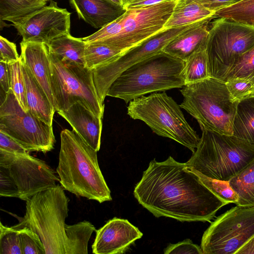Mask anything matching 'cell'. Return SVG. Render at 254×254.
Instances as JSON below:
<instances>
[{"label": "cell", "mask_w": 254, "mask_h": 254, "mask_svg": "<svg viewBox=\"0 0 254 254\" xmlns=\"http://www.w3.org/2000/svg\"><path fill=\"white\" fill-rule=\"evenodd\" d=\"M21 61L31 71L54 106L51 87V63L47 46L42 43H20Z\"/></svg>", "instance_id": "18"}, {"label": "cell", "mask_w": 254, "mask_h": 254, "mask_svg": "<svg viewBox=\"0 0 254 254\" xmlns=\"http://www.w3.org/2000/svg\"><path fill=\"white\" fill-rule=\"evenodd\" d=\"M79 18L96 29H101L122 15L125 10L108 0H69Z\"/></svg>", "instance_id": "19"}, {"label": "cell", "mask_w": 254, "mask_h": 254, "mask_svg": "<svg viewBox=\"0 0 254 254\" xmlns=\"http://www.w3.org/2000/svg\"><path fill=\"white\" fill-rule=\"evenodd\" d=\"M43 0L45 1H46V2H47V1H48L52 0Z\"/></svg>", "instance_id": "46"}, {"label": "cell", "mask_w": 254, "mask_h": 254, "mask_svg": "<svg viewBox=\"0 0 254 254\" xmlns=\"http://www.w3.org/2000/svg\"><path fill=\"white\" fill-rule=\"evenodd\" d=\"M185 62L184 77L186 84L201 81L210 77L206 51V42Z\"/></svg>", "instance_id": "28"}, {"label": "cell", "mask_w": 254, "mask_h": 254, "mask_svg": "<svg viewBox=\"0 0 254 254\" xmlns=\"http://www.w3.org/2000/svg\"><path fill=\"white\" fill-rule=\"evenodd\" d=\"M62 186L40 191L26 201V213L16 229L27 227L38 235L46 254H66L65 220L69 198Z\"/></svg>", "instance_id": "6"}, {"label": "cell", "mask_w": 254, "mask_h": 254, "mask_svg": "<svg viewBox=\"0 0 254 254\" xmlns=\"http://www.w3.org/2000/svg\"></svg>", "instance_id": "48"}, {"label": "cell", "mask_w": 254, "mask_h": 254, "mask_svg": "<svg viewBox=\"0 0 254 254\" xmlns=\"http://www.w3.org/2000/svg\"><path fill=\"white\" fill-rule=\"evenodd\" d=\"M111 2L126 10L125 0H108Z\"/></svg>", "instance_id": "44"}, {"label": "cell", "mask_w": 254, "mask_h": 254, "mask_svg": "<svg viewBox=\"0 0 254 254\" xmlns=\"http://www.w3.org/2000/svg\"><path fill=\"white\" fill-rule=\"evenodd\" d=\"M96 230L90 222L83 221L72 225H65L66 254H88V243Z\"/></svg>", "instance_id": "27"}, {"label": "cell", "mask_w": 254, "mask_h": 254, "mask_svg": "<svg viewBox=\"0 0 254 254\" xmlns=\"http://www.w3.org/2000/svg\"><path fill=\"white\" fill-rule=\"evenodd\" d=\"M233 131V135L254 144V96L238 103Z\"/></svg>", "instance_id": "24"}, {"label": "cell", "mask_w": 254, "mask_h": 254, "mask_svg": "<svg viewBox=\"0 0 254 254\" xmlns=\"http://www.w3.org/2000/svg\"><path fill=\"white\" fill-rule=\"evenodd\" d=\"M254 46V26L225 18L211 23L206 41L210 76L225 82L238 58Z\"/></svg>", "instance_id": "10"}, {"label": "cell", "mask_w": 254, "mask_h": 254, "mask_svg": "<svg viewBox=\"0 0 254 254\" xmlns=\"http://www.w3.org/2000/svg\"><path fill=\"white\" fill-rule=\"evenodd\" d=\"M97 152L74 130L64 129L61 132L56 172L65 190L102 203L112 198L100 169Z\"/></svg>", "instance_id": "2"}, {"label": "cell", "mask_w": 254, "mask_h": 254, "mask_svg": "<svg viewBox=\"0 0 254 254\" xmlns=\"http://www.w3.org/2000/svg\"><path fill=\"white\" fill-rule=\"evenodd\" d=\"M198 22L166 28L124 53L116 59L92 69L94 83L101 102L104 103L111 85L124 70L138 62L162 52L170 41Z\"/></svg>", "instance_id": "14"}, {"label": "cell", "mask_w": 254, "mask_h": 254, "mask_svg": "<svg viewBox=\"0 0 254 254\" xmlns=\"http://www.w3.org/2000/svg\"><path fill=\"white\" fill-rule=\"evenodd\" d=\"M0 85L1 89L7 93L10 89L8 64L0 62Z\"/></svg>", "instance_id": "40"}, {"label": "cell", "mask_w": 254, "mask_h": 254, "mask_svg": "<svg viewBox=\"0 0 254 254\" xmlns=\"http://www.w3.org/2000/svg\"><path fill=\"white\" fill-rule=\"evenodd\" d=\"M242 0H215L219 8V10Z\"/></svg>", "instance_id": "43"}, {"label": "cell", "mask_w": 254, "mask_h": 254, "mask_svg": "<svg viewBox=\"0 0 254 254\" xmlns=\"http://www.w3.org/2000/svg\"><path fill=\"white\" fill-rule=\"evenodd\" d=\"M219 8L215 0H178L165 25L170 28L215 18Z\"/></svg>", "instance_id": "20"}, {"label": "cell", "mask_w": 254, "mask_h": 254, "mask_svg": "<svg viewBox=\"0 0 254 254\" xmlns=\"http://www.w3.org/2000/svg\"><path fill=\"white\" fill-rule=\"evenodd\" d=\"M20 60L17 52L16 46L2 36H0V62L8 64L16 63Z\"/></svg>", "instance_id": "38"}, {"label": "cell", "mask_w": 254, "mask_h": 254, "mask_svg": "<svg viewBox=\"0 0 254 254\" xmlns=\"http://www.w3.org/2000/svg\"><path fill=\"white\" fill-rule=\"evenodd\" d=\"M201 182L215 195L228 204H237L238 196L227 181L212 179L194 172Z\"/></svg>", "instance_id": "33"}, {"label": "cell", "mask_w": 254, "mask_h": 254, "mask_svg": "<svg viewBox=\"0 0 254 254\" xmlns=\"http://www.w3.org/2000/svg\"><path fill=\"white\" fill-rule=\"evenodd\" d=\"M0 254H23L18 231L0 223Z\"/></svg>", "instance_id": "34"}, {"label": "cell", "mask_w": 254, "mask_h": 254, "mask_svg": "<svg viewBox=\"0 0 254 254\" xmlns=\"http://www.w3.org/2000/svg\"><path fill=\"white\" fill-rule=\"evenodd\" d=\"M228 182L238 196L236 205L254 206V160Z\"/></svg>", "instance_id": "25"}, {"label": "cell", "mask_w": 254, "mask_h": 254, "mask_svg": "<svg viewBox=\"0 0 254 254\" xmlns=\"http://www.w3.org/2000/svg\"><path fill=\"white\" fill-rule=\"evenodd\" d=\"M168 0H129L127 3L126 10L131 7L152 5Z\"/></svg>", "instance_id": "41"}, {"label": "cell", "mask_w": 254, "mask_h": 254, "mask_svg": "<svg viewBox=\"0 0 254 254\" xmlns=\"http://www.w3.org/2000/svg\"><path fill=\"white\" fill-rule=\"evenodd\" d=\"M92 246L95 254H119L125 253L143 234L127 220L114 217L96 231Z\"/></svg>", "instance_id": "16"}, {"label": "cell", "mask_w": 254, "mask_h": 254, "mask_svg": "<svg viewBox=\"0 0 254 254\" xmlns=\"http://www.w3.org/2000/svg\"><path fill=\"white\" fill-rule=\"evenodd\" d=\"M46 4L43 0H0V19L16 24Z\"/></svg>", "instance_id": "26"}, {"label": "cell", "mask_w": 254, "mask_h": 254, "mask_svg": "<svg viewBox=\"0 0 254 254\" xmlns=\"http://www.w3.org/2000/svg\"><path fill=\"white\" fill-rule=\"evenodd\" d=\"M181 107L165 92H153L129 102L127 114L144 122L156 134L171 138L193 153L200 138L186 120Z\"/></svg>", "instance_id": "7"}, {"label": "cell", "mask_w": 254, "mask_h": 254, "mask_svg": "<svg viewBox=\"0 0 254 254\" xmlns=\"http://www.w3.org/2000/svg\"><path fill=\"white\" fill-rule=\"evenodd\" d=\"M85 44L82 38L69 34L56 38L46 45L50 53L61 59L84 65Z\"/></svg>", "instance_id": "23"}, {"label": "cell", "mask_w": 254, "mask_h": 254, "mask_svg": "<svg viewBox=\"0 0 254 254\" xmlns=\"http://www.w3.org/2000/svg\"><path fill=\"white\" fill-rule=\"evenodd\" d=\"M178 0L127 8L121 16L119 32L102 44L120 50L123 54L140 44L166 29L165 25Z\"/></svg>", "instance_id": "12"}, {"label": "cell", "mask_w": 254, "mask_h": 254, "mask_svg": "<svg viewBox=\"0 0 254 254\" xmlns=\"http://www.w3.org/2000/svg\"><path fill=\"white\" fill-rule=\"evenodd\" d=\"M22 67L28 110L46 124L52 126L54 115L56 111L54 106L29 69L22 63Z\"/></svg>", "instance_id": "22"}, {"label": "cell", "mask_w": 254, "mask_h": 254, "mask_svg": "<svg viewBox=\"0 0 254 254\" xmlns=\"http://www.w3.org/2000/svg\"><path fill=\"white\" fill-rule=\"evenodd\" d=\"M49 54L51 87L56 111L67 110L80 102L103 119L104 105L97 94L92 70L84 65L63 60L49 52Z\"/></svg>", "instance_id": "8"}, {"label": "cell", "mask_w": 254, "mask_h": 254, "mask_svg": "<svg viewBox=\"0 0 254 254\" xmlns=\"http://www.w3.org/2000/svg\"><path fill=\"white\" fill-rule=\"evenodd\" d=\"M23 254H46L39 236L27 227L17 229Z\"/></svg>", "instance_id": "35"}, {"label": "cell", "mask_w": 254, "mask_h": 254, "mask_svg": "<svg viewBox=\"0 0 254 254\" xmlns=\"http://www.w3.org/2000/svg\"><path fill=\"white\" fill-rule=\"evenodd\" d=\"M212 18L197 23L170 41L163 52L185 61L194 51L206 42L208 24Z\"/></svg>", "instance_id": "21"}, {"label": "cell", "mask_w": 254, "mask_h": 254, "mask_svg": "<svg viewBox=\"0 0 254 254\" xmlns=\"http://www.w3.org/2000/svg\"><path fill=\"white\" fill-rule=\"evenodd\" d=\"M235 77L244 78L254 83V46L238 58L228 72L225 82Z\"/></svg>", "instance_id": "31"}, {"label": "cell", "mask_w": 254, "mask_h": 254, "mask_svg": "<svg viewBox=\"0 0 254 254\" xmlns=\"http://www.w3.org/2000/svg\"><path fill=\"white\" fill-rule=\"evenodd\" d=\"M57 112L88 145L96 151L99 150L102 118L80 102L75 103L67 110Z\"/></svg>", "instance_id": "17"}, {"label": "cell", "mask_w": 254, "mask_h": 254, "mask_svg": "<svg viewBox=\"0 0 254 254\" xmlns=\"http://www.w3.org/2000/svg\"><path fill=\"white\" fill-rule=\"evenodd\" d=\"M127 1H128V0H125L126 3V5H127Z\"/></svg>", "instance_id": "45"}, {"label": "cell", "mask_w": 254, "mask_h": 254, "mask_svg": "<svg viewBox=\"0 0 254 254\" xmlns=\"http://www.w3.org/2000/svg\"><path fill=\"white\" fill-rule=\"evenodd\" d=\"M216 18H225L254 26V0H243L216 12Z\"/></svg>", "instance_id": "30"}, {"label": "cell", "mask_w": 254, "mask_h": 254, "mask_svg": "<svg viewBox=\"0 0 254 254\" xmlns=\"http://www.w3.org/2000/svg\"><path fill=\"white\" fill-rule=\"evenodd\" d=\"M164 254H203L200 246L194 244L190 240L186 239L177 244H170L164 250Z\"/></svg>", "instance_id": "37"}, {"label": "cell", "mask_w": 254, "mask_h": 254, "mask_svg": "<svg viewBox=\"0 0 254 254\" xmlns=\"http://www.w3.org/2000/svg\"><path fill=\"white\" fill-rule=\"evenodd\" d=\"M0 149L17 154L29 153L15 140L1 131H0Z\"/></svg>", "instance_id": "39"}, {"label": "cell", "mask_w": 254, "mask_h": 254, "mask_svg": "<svg viewBox=\"0 0 254 254\" xmlns=\"http://www.w3.org/2000/svg\"><path fill=\"white\" fill-rule=\"evenodd\" d=\"M0 131L8 135L28 152L46 153L56 142L53 127L20 106L12 90L0 105Z\"/></svg>", "instance_id": "11"}, {"label": "cell", "mask_w": 254, "mask_h": 254, "mask_svg": "<svg viewBox=\"0 0 254 254\" xmlns=\"http://www.w3.org/2000/svg\"><path fill=\"white\" fill-rule=\"evenodd\" d=\"M180 106L203 128L221 134L233 135V124L239 102L230 94L225 82L209 77L186 84L180 90Z\"/></svg>", "instance_id": "5"}, {"label": "cell", "mask_w": 254, "mask_h": 254, "mask_svg": "<svg viewBox=\"0 0 254 254\" xmlns=\"http://www.w3.org/2000/svg\"><path fill=\"white\" fill-rule=\"evenodd\" d=\"M185 62L161 52L124 70L111 85L107 96L127 104L148 93L164 91L186 85Z\"/></svg>", "instance_id": "3"}, {"label": "cell", "mask_w": 254, "mask_h": 254, "mask_svg": "<svg viewBox=\"0 0 254 254\" xmlns=\"http://www.w3.org/2000/svg\"><path fill=\"white\" fill-rule=\"evenodd\" d=\"M133 194L139 204L155 217H170L181 222H209L228 204L212 193L198 175L169 156L155 159L143 173Z\"/></svg>", "instance_id": "1"}, {"label": "cell", "mask_w": 254, "mask_h": 254, "mask_svg": "<svg viewBox=\"0 0 254 254\" xmlns=\"http://www.w3.org/2000/svg\"><path fill=\"white\" fill-rule=\"evenodd\" d=\"M254 235V206L236 205L210 222L200 247L203 254H235Z\"/></svg>", "instance_id": "13"}, {"label": "cell", "mask_w": 254, "mask_h": 254, "mask_svg": "<svg viewBox=\"0 0 254 254\" xmlns=\"http://www.w3.org/2000/svg\"><path fill=\"white\" fill-rule=\"evenodd\" d=\"M199 144L186 163L190 170L206 177L228 181L254 160V144L234 135L201 128Z\"/></svg>", "instance_id": "4"}, {"label": "cell", "mask_w": 254, "mask_h": 254, "mask_svg": "<svg viewBox=\"0 0 254 254\" xmlns=\"http://www.w3.org/2000/svg\"><path fill=\"white\" fill-rule=\"evenodd\" d=\"M123 53L104 44L86 43L84 51V66L90 69L95 68L114 60Z\"/></svg>", "instance_id": "29"}, {"label": "cell", "mask_w": 254, "mask_h": 254, "mask_svg": "<svg viewBox=\"0 0 254 254\" xmlns=\"http://www.w3.org/2000/svg\"></svg>", "instance_id": "47"}, {"label": "cell", "mask_w": 254, "mask_h": 254, "mask_svg": "<svg viewBox=\"0 0 254 254\" xmlns=\"http://www.w3.org/2000/svg\"><path fill=\"white\" fill-rule=\"evenodd\" d=\"M235 254H254V235L241 247Z\"/></svg>", "instance_id": "42"}, {"label": "cell", "mask_w": 254, "mask_h": 254, "mask_svg": "<svg viewBox=\"0 0 254 254\" xmlns=\"http://www.w3.org/2000/svg\"><path fill=\"white\" fill-rule=\"evenodd\" d=\"M227 88L233 98L240 102L254 96V83L242 77H235L225 81Z\"/></svg>", "instance_id": "36"}, {"label": "cell", "mask_w": 254, "mask_h": 254, "mask_svg": "<svg viewBox=\"0 0 254 254\" xmlns=\"http://www.w3.org/2000/svg\"><path fill=\"white\" fill-rule=\"evenodd\" d=\"M70 15L65 8L51 0L45 6L13 24L23 41L48 45L60 36L69 34Z\"/></svg>", "instance_id": "15"}, {"label": "cell", "mask_w": 254, "mask_h": 254, "mask_svg": "<svg viewBox=\"0 0 254 254\" xmlns=\"http://www.w3.org/2000/svg\"><path fill=\"white\" fill-rule=\"evenodd\" d=\"M60 179L44 161L29 154L0 149V196L26 201L57 186Z\"/></svg>", "instance_id": "9"}, {"label": "cell", "mask_w": 254, "mask_h": 254, "mask_svg": "<svg viewBox=\"0 0 254 254\" xmlns=\"http://www.w3.org/2000/svg\"><path fill=\"white\" fill-rule=\"evenodd\" d=\"M10 74V89L12 90L21 108L28 111L26 97L25 83L22 71L21 59L8 64Z\"/></svg>", "instance_id": "32"}]
</instances>
